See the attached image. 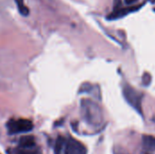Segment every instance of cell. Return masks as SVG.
<instances>
[{
  "instance_id": "277c9868",
  "label": "cell",
  "mask_w": 155,
  "mask_h": 154,
  "mask_svg": "<svg viewBox=\"0 0 155 154\" xmlns=\"http://www.w3.org/2000/svg\"><path fill=\"white\" fill-rule=\"evenodd\" d=\"M34 125L30 120L27 119H11L6 123L7 132L9 134H18L22 133H28L33 129Z\"/></svg>"
},
{
  "instance_id": "7a4b0ae2",
  "label": "cell",
  "mask_w": 155,
  "mask_h": 154,
  "mask_svg": "<svg viewBox=\"0 0 155 154\" xmlns=\"http://www.w3.org/2000/svg\"><path fill=\"white\" fill-rule=\"evenodd\" d=\"M54 154H87V150L74 138L59 136L54 144Z\"/></svg>"
},
{
  "instance_id": "3957f363",
  "label": "cell",
  "mask_w": 155,
  "mask_h": 154,
  "mask_svg": "<svg viewBox=\"0 0 155 154\" xmlns=\"http://www.w3.org/2000/svg\"><path fill=\"white\" fill-rule=\"evenodd\" d=\"M13 154H43L40 147L37 145L34 136H24L20 138L17 147Z\"/></svg>"
},
{
  "instance_id": "52a82bcc",
  "label": "cell",
  "mask_w": 155,
  "mask_h": 154,
  "mask_svg": "<svg viewBox=\"0 0 155 154\" xmlns=\"http://www.w3.org/2000/svg\"><path fill=\"white\" fill-rule=\"evenodd\" d=\"M143 151L146 153H153L155 151V138L153 136H143Z\"/></svg>"
},
{
  "instance_id": "5b68a950",
  "label": "cell",
  "mask_w": 155,
  "mask_h": 154,
  "mask_svg": "<svg viewBox=\"0 0 155 154\" xmlns=\"http://www.w3.org/2000/svg\"><path fill=\"white\" fill-rule=\"evenodd\" d=\"M124 94L127 102L133 105L136 110H141V103H140V94L133 89L131 86H126L124 89Z\"/></svg>"
},
{
  "instance_id": "ba28073f",
  "label": "cell",
  "mask_w": 155,
  "mask_h": 154,
  "mask_svg": "<svg viewBox=\"0 0 155 154\" xmlns=\"http://www.w3.org/2000/svg\"><path fill=\"white\" fill-rule=\"evenodd\" d=\"M15 4H16V6L18 8V11L19 13L22 15H29V9L28 7L25 5V1L24 0H15Z\"/></svg>"
},
{
  "instance_id": "8992f818",
  "label": "cell",
  "mask_w": 155,
  "mask_h": 154,
  "mask_svg": "<svg viewBox=\"0 0 155 154\" xmlns=\"http://www.w3.org/2000/svg\"><path fill=\"white\" fill-rule=\"evenodd\" d=\"M140 6H130V7H124V8H121V9H118L116 11H114L111 15H109V18L110 19H117L119 17H122V16H124L126 15L127 14L131 13V12H134L135 10H137Z\"/></svg>"
},
{
  "instance_id": "6da1fadb",
  "label": "cell",
  "mask_w": 155,
  "mask_h": 154,
  "mask_svg": "<svg viewBox=\"0 0 155 154\" xmlns=\"http://www.w3.org/2000/svg\"><path fill=\"white\" fill-rule=\"evenodd\" d=\"M81 114L83 120L90 126L98 127L103 123V113L97 103L89 99L81 101Z\"/></svg>"
}]
</instances>
